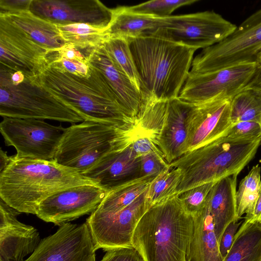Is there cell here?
I'll use <instances>...</instances> for the list:
<instances>
[{
    "label": "cell",
    "mask_w": 261,
    "mask_h": 261,
    "mask_svg": "<svg viewBox=\"0 0 261 261\" xmlns=\"http://www.w3.org/2000/svg\"><path fill=\"white\" fill-rule=\"evenodd\" d=\"M35 80L84 121L136 130L135 121L125 114L103 75L92 65L88 75H80L48 65Z\"/></svg>",
    "instance_id": "obj_1"
},
{
    "label": "cell",
    "mask_w": 261,
    "mask_h": 261,
    "mask_svg": "<svg viewBox=\"0 0 261 261\" xmlns=\"http://www.w3.org/2000/svg\"><path fill=\"white\" fill-rule=\"evenodd\" d=\"M128 40L143 98L152 96L168 101L178 97L196 49L158 31Z\"/></svg>",
    "instance_id": "obj_2"
},
{
    "label": "cell",
    "mask_w": 261,
    "mask_h": 261,
    "mask_svg": "<svg viewBox=\"0 0 261 261\" xmlns=\"http://www.w3.org/2000/svg\"><path fill=\"white\" fill-rule=\"evenodd\" d=\"M97 182L54 160L11 156L0 172V198L20 213L36 215L40 203L68 188Z\"/></svg>",
    "instance_id": "obj_3"
},
{
    "label": "cell",
    "mask_w": 261,
    "mask_h": 261,
    "mask_svg": "<svg viewBox=\"0 0 261 261\" xmlns=\"http://www.w3.org/2000/svg\"><path fill=\"white\" fill-rule=\"evenodd\" d=\"M194 216L175 195L149 207L139 221L132 245L145 261H186Z\"/></svg>",
    "instance_id": "obj_4"
},
{
    "label": "cell",
    "mask_w": 261,
    "mask_h": 261,
    "mask_svg": "<svg viewBox=\"0 0 261 261\" xmlns=\"http://www.w3.org/2000/svg\"><path fill=\"white\" fill-rule=\"evenodd\" d=\"M260 145L261 139L236 140L223 136L187 152L169 165L181 171L177 194L239 174L254 158Z\"/></svg>",
    "instance_id": "obj_5"
},
{
    "label": "cell",
    "mask_w": 261,
    "mask_h": 261,
    "mask_svg": "<svg viewBox=\"0 0 261 261\" xmlns=\"http://www.w3.org/2000/svg\"><path fill=\"white\" fill-rule=\"evenodd\" d=\"M35 79L22 74L18 80L12 81L8 70L0 67L2 117L49 119L72 124L84 121L77 113Z\"/></svg>",
    "instance_id": "obj_6"
},
{
    "label": "cell",
    "mask_w": 261,
    "mask_h": 261,
    "mask_svg": "<svg viewBox=\"0 0 261 261\" xmlns=\"http://www.w3.org/2000/svg\"><path fill=\"white\" fill-rule=\"evenodd\" d=\"M135 132L90 121L73 124L66 128L54 160L82 174L109 152L130 144Z\"/></svg>",
    "instance_id": "obj_7"
},
{
    "label": "cell",
    "mask_w": 261,
    "mask_h": 261,
    "mask_svg": "<svg viewBox=\"0 0 261 261\" xmlns=\"http://www.w3.org/2000/svg\"><path fill=\"white\" fill-rule=\"evenodd\" d=\"M261 50V8L237 27L222 41L202 51L193 59L190 74H200L256 61Z\"/></svg>",
    "instance_id": "obj_8"
},
{
    "label": "cell",
    "mask_w": 261,
    "mask_h": 261,
    "mask_svg": "<svg viewBox=\"0 0 261 261\" xmlns=\"http://www.w3.org/2000/svg\"><path fill=\"white\" fill-rule=\"evenodd\" d=\"M66 128L44 120L4 117L0 130L7 146L19 158L52 161Z\"/></svg>",
    "instance_id": "obj_9"
},
{
    "label": "cell",
    "mask_w": 261,
    "mask_h": 261,
    "mask_svg": "<svg viewBox=\"0 0 261 261\" xmlns=\"http://www.w3.org/2000/svg\"><path fill=\"white\" fill-rule=\"evenodd\" d=\"M237 26L213 11L163 18L156 30L165 36L195 49L216 44L229 36Z\"/></svg>",
    "instance_id": "obj_10"
},
{
    "label": "cell",
    "mask_w": 261,
    "mask_h": 261,
    "mask_svg": "<svg viewBox=\"0 0 261 261\" xmlns=\"http://www.w3.org/2000/svg\"><path fill=\"white\" fill-rule=\"evenodd\" d=\"M256 61L200 74H189L178 97L190 104L217 96L232 99L244 90L257 68Z\"/></svg>",
    "instance_id": "obj_11"
},
{
    "label": "cell",
    "mask_w": 261,
    "mask_h": 261,
    "mask_svg": "<svg viewBox=\"0 0 261 261\" xmlns=\"http://www.w3.org/2000/svg\"><path fill=\"white\" fill-rule=\"evenodd\" d=\"M48 50L6 16L0 15V67L32 80L46 67Z\"/></svg>",
    "instance_id": "obj_12"
},
{
    "label": "cell",
    "mask_w": 261,
    "mask_h": 261,
    "mask_svg": "<svg viewBox=\"0 0 261 261\" xmlns=\"http://www.w3.org/2000/svg\"><path fill=\"white\" fill-rule=\"evenodd\" d=\"M147 189L117 213L102 214L94 212L87 219L96 250L133 246L135 229L148 209L146 198Z\"/></svg>",
    "instance_id": "obj_13"
},
{
    "label": "cell",
    "mask_w": 261,
    "mask_h": 261,
    "mask_svg": "<svg viewBox=\"0 0 261 261\" xmlns=\"http://www.w3.org/2000/svg\"><path fill=\"white\" fill-rule=\"evenodd\" d=\"M96 250L86 222L80 225L67 222L42 239L24 261H96Z\"/></svg>",
    "instance_id": "obj_14"
},
{
    "label": "cell",
    "mask_w": 261,
    "mask_h": 261,
    "mask_svg": "<svg viewBox=\"0 0 261 261\" xmlns=\"http://www.w3.org/2000/svg\"><path fill=\"white\" fill-rule=\"evenodd\" d=\"M107 192L98 185L71 187L42 201L36 215L45 222L60 226L84 215L91 214L100 205Z\"/></svg>",
    "instance_id": "obj_15"
},
{
    "label": "cell",
    "mask_w": 261,
    "mask_h": 261,
    "mask_svg": "<svg viewBox=\"0 0 261 261\" xmlns=\"http://www.w3.org/2000/svg\"><path fill=\"white\" fill-rule=\"evenodd\" d=\"M230 98L217 96L191 104L186 119L185 153L224 136L233 125Z\"/></svg>",
    "instance_id": "obj_16"
},
{
    "label": "cell",
    "mask_w": 261,
    "mask_h": 261,
    "mask_svg": "<svg viewBox=\"0 0 261 261\" xmlns=\"http://www.w3.org/2000/svg\"><path fill=\"white\" fill-rule=\"evenodd\" d=\"M30 11L56 25L86 23L101 29L109 28L113 14L98 0H32Z\"/></svg>",
    "instance_id": "obj_17"
},
{
    "label": "cell",
    "mask_w": 261,
    "mask_h": 261,
    "mask_svg": "<svg viewBox=\"0 0 261 261\" xmlns=\"http://www.w3.org/2000/svg\"><path fill=\"white\" fill-rule=\"evenodd\" d=\"M20 214L0 198V261H24L41 240L36 228L17 220Z\"/></svg>",
    "instance_id": "obj_18"
},
{
    "label": "cell",
    "mask_w": 261,
    "mask_h": 261,
    "mask_svg": "<svg viewBox=\"0 0 261 261\" xmlns=\"http://www.w3.org/2000/svg\"><path fill=\"white\" fill-rule=\"evenodd\" d=\"M86 56L103 75L125 114L135 122L143 100L140 90L116 66L103 44L86 50Z\"/></svg>",
    "instance_id": "obj_19"
},
{
    "label": "cell",
    "mask_w": 261,
    "mask_h": 261,
    "mask_svg": "<svg viewBox=\"0 0 261 261\" xmlns=\"http://www.w3.org/2000/svg\"><path fill=\"white\" fill-rule=\"evenodd\" d=\"M82 174L108 191L141 177V156L133 151L130 143L109 152Z\"/></svg>",
    "instance_id": "obj_20"
},
{
    "label": "cell",
    "mask_w": 261,
    "mask_h": 261,
    "mask_svg": "<svg viewBox=\"0 0 261 261\" xmlns=\"http://www.w3.org/2000/svg\"><path fill=\"white\" fill-rule=\"evenodd\" d=\"M191 106L178 97L168 101L167 116L158 145L169 165L185 154L186 119Z\"/></svg>",
    "instance_id": "obj_21"
},
{
    "label": "cell",
    "mask_w": 261,
    "mask_h": 261,
    "mask_svg": "<svg viewBox=\"0 0 261 261\" xmlns=\"http://www.w3.org/2000/svg\"><path fill=\"white\" fill-rule=\"evenodd\" d=\"M194 223L186 254V261H223L207 199L194 215Z\"/></svg>",
    "instance_id": "obj_22"
},
{
    "label": "cell",
    "mask_w": 261,
    "mask_h": 261,
    "mask_svg": "<svg viewBox=\"0 0 261 261\" xmlns=\"http://www.w3.org/2000/svg\"><path fill=\"white\" fill-rule=\"evenodd\" d=\"M238 175L235 174L217 181L207 197L218 242L226 226L231 222L239 220L236 202Z\"/></svg>",
    "instance_id": "obj_23"
},
{
    "label": "cell",
    "mask_w": 261,
    "mask_h": 261,
    "mask_svg": "<svg viewBox=\"0 0 261 261\" xmlns=\"http://www.w3.org/2000/svg\"><path fill=\"white\" fill-rule=\"evenodd\" d=\"M112 18L107 29L109 37L134 38L152 33L162 25L163 18L136 14L119 6L112 9Z\"/></svg>",
    "instance_id": "obj_24"
},
{
    "label": "cell",
    "mask_w": 261,
    "mask_h": 261,
    "mask_svg": "<svg viewBox=\"0 0 261 261\" xmlns=\"http://www.w3.org/2000/svg\"><path fill=\"white\" fill-rule=\"evenodd\" d=\"M2 15L6 16L48 51L60 48L66 44L56 25L36 16L30 10Z\"/></svg>",
    "instance_id": "obj_25"
},
{
    "label": "cell",
    "mask_w": 261,
    "mask_h": 261,
    "mask_svg": "<svg viewBox=\"0 0 261 261\" xmlns=\"http://www.w3.org/2000/svg\"><path fill=\"white\" fill-rule=\"evenodd\" d=\"M223 261H261V223L244 220Z\"/></svg>",
    "instance_id": "obj_26"
},
{
    "label": "cell",
    "mask_w": 261,
    "mask_h": 261,
    "mask_svg": "<svg viewBox=\"0 0 261 261\" xmlns=\"http://www.w3.org/2000/svg\"><path fill=\"white\" fill-rule=\"evenodd\" d=\"M154 178L141 177L110 189L94 212L102 214H112L120 211L144 193Z\"/></svg>",
    "instance_id": "obj_27"
},
{
    "label": "cell",
    "mask_w": 261,
    "mask_h": 261,
    "mask_svg": "<svg viewBox=\"0 0 261 261\" xmlns=\"http://www.w3.org/2000/svg\"><path fill=\"white\" fill-rule=\"evenodd\" d=\"M167 108L168 100L152 96L143 97L135 120L136 132L150 138L158 145L166 120Z\"/></svg>",
    "instance_id": "obj_28"
},
{
    "label": "cell",
    "mask_w": 261,
    "mask_h": 261,
    "mask_svg": "<svg viewBox=\"0 0 261 261\" xmlns=\"http://www.w3.org/2000/svg\"><path fill=\"white\" fill-rule=\"evenodd\" d=\"M66 42L82 50L102 45L109 37L108 29H101L86 23L57 25Z\"/></svg>",
    "instance_id": "obj_29"
},
{
    "label": "cell",
    "mask_w": 261,
    "mask_h": 261,
    "mask_svg": "<svg viewBox=\"0 0 261 261\" xmlns=\"http://www.w3.org/2000/svg\"><path fill=\"white\" fill-rule=\"evenodd\" d=\"M260 167L253 166L248 174L241 181L236 192V202L238 220L244 214L245 219H249L253 213L261 189Z\"/></svg>",
    "instance_id": "obj_30"
},
{
    "label": "cell",
    "mask_w": 261,
    "mask_h": 261,
    "mask_svg": "<svg viewBox=\"0 0 261 261\" xmlns=\"http://www.w3.org/2000/svg\"><path fill=\"white\" fill-rule=\"evenodd\" d=\"M103 46L116 66L141 91L139 76L130 50L129 40L122 37L109 36Z\"/></svg>",
    "instance_id": "obj_31"
},
{
    "label": "cell",
    "mask_w": 261,
    "mask_h": 261,
    "mask_svg": "<svg viewBox=\"0 0 261 261\" xmlns=\"http://www.w3.org/2000/svg\"><path fill=\"white\" fill-rule=\"evenodd\" d=\"M181 171L176 168L169 167L155 177L150 182L146 193L148 208L177 195V187L181 180Z\"/></svg>",
    "instance_id": "obj_32"
},
{
    "label": "cell",
    "mask_w": 261,
    "mask_h": 261,
    "mask_svg": "<svg viewBox=\"0 0 261 261\" xmlns=\"http://www.w3.org/2000/svg\"><path fill=\"white\" fill-rule=\"evenodd\" d=\"M232 124L241 121L261 123V99L253 91L245 89L234 96L231 101Z\"/></svg>",
    "instance_id": "obj_33"
},
{
    "label": "cell",
    "mask_w": 261,
    "mask_h": 261,
    "mask_svg": "<svg viewBox=\"0 0 261 261\" xmlns=\"http://www.w3.org/2000/svg\"><path fill=\"white\" fill-rule=\"evenodd\" d=\"M196 2L197 0H153L125 8L134 13L163 18L172 15V12L180 7Z\"/></svg>",
    "instance_id": "obj_34"
},
{
    "label": "cell",
    "mask_w": 261,
    "mask_h": 261,
    "mask_svg": "<svg viewBox=\"0 0 261 261\" xmlns=\"http://www.w3.org/2000/svg\"><path fill=\"white\" fill-rule=\"evenodd\" d=\"M216 182L203 184L178 195L185 210L194 215L205 205L207 197Z\"/></svg>",
    "instance_id": "obj_35"
},
{
    "label": "cell",
    "mask_w": 261,
    "mask_h": 261,
    "mask_svg": "<svg viewBox=\"0 0 261 261\" xmlns=\"http://www.w3.org/2000/svg\"><path fill=\"white\" fill-rule=\"evenodd\" d=\"M224 137L231 140H256L261 139V126L256 122L241 121L233 124Z\"/></svg>",
    "instance_id": "obj_36"
},
{
    "label": "cell",
    "mask_w": 261,
    "mask_h": 261,
    "mask_svg": "<svg viewBox=\"0 0 261 261\" xmlns=\"http://www.w3.org/2000/svg\"><path fill=\"white\" fill-rule=\"evenodd\" d=\"M169 167L164 157L150 153L141 156V177H156Z\"/></svg>",
    "instance_id": "obj_37"
},
{
    "label": "cell",
    "mask_w": 261,
    "mask_h": 261,
    "mask_svg": "<svg viewBox=\"0 0 261 261\" xmlns=\"http://www.w3.org/2000/svg\"><path fill=\"white\" fill-rule=\"evenodd\" d=\"M104 251L106 253L100 261H145L141 253L133 246L111 248Z\"/></svg>",
    "instance_id": "obj_38"
},
{
    "label": "cell",
    "mask_w": 261,
    "mask_h": 261,
    "mask_svg": "<svg viewBox=\"0 0 261 261\" xmlns=\"http://www.w3.org/2000/svg\"><path fill=\"white\" fill-rule=\"evenodd\" d=\"M130 146L133 151L139 156L148 153H155L164 158L162 152L154 141L137 132L133 136Z\"/></svg>",
    "instance_id": "obj_39"
},
{
    "label": "cell",
    "mask_w": 261,
    "mask_h": 261,
    "mask_svg": "<svg viewBox=\"0 0 261 261\" xmlns=\"http://www.w3.org/2000/svg\"><path fill=\"white\" fill-rule=\"evenodd\" d=\"M238 221H233L226 226L218 242L219 252L223 259L231 249L235 235L243 222Z\"/></svg>",
    "instance_id": "obj_40"
},
{
    "label": "cell",
    "mask_w": 261,
    "mask_h": 261,
    "mask_svg": "<svg viewBox=\"0 0 261 261\" xmlns=\"http://www.w3.org/2000/svg\"><path fill=\"white\" fill-rule=\"evenodd\" d=\"M32 0H0V15L29 11Z\"/></svg>",
    "instance_id": "obj_41"
},
{
    "label": "cell",
    "mask_w": 261,
    "mask_h": 261,
    "mask_svg": "<svg viewBox=\"0 0 261 261\" xmlns=\"http://www.w3.org/2000/svg\"><path fill=\"white\" fill-rule=\"evenodd\" d=\"M245 89L261 90V64L258 63L254 73ZM244 89V90H245Z\"/></svg>",
    "instance_id": "obj_42"
},
{
    "label": "cell",
    "mask_w": 261,
    "mask_h": 261,
    "mask_svg": "<svg viewBox=\"0 0 261 261\" xmlns=\"http://www.w3.org/2000/svg\"><path fill=\"white\" fill-rule=\"evenodd\" d=\"M261 218V189L257 199L254 210L251 217L249 219H245L250 222H259Z\"/></svg>",
    "instance_id": "obj_43"
},
{
    "label": "cell",
    "mask_w": 261,
    "mask_h": 261,
    "mask_svg": "<svg viewBox=\"0 0 261 261\" xmlns=\"http://www.w3.org/2000/svg\"><path fill=\"white\" fill-rule=\"evenodd\" d=\"M11 156H8L7 152L1 149L0 151V172L10 163Z\"/></svg>",
    "instance_id": "obj_44"
},
{
    "label": "cell",
    "mask_w": 261,
    "mask_h": 261,
    "mask_svg": "<svg viewBox=\"0 0 261 261\" xmlns=\"http://www.w3.org/2000/svg\"><path fill=\"white\" fill-rule=\"evenodd\" d=\"M256 61L261 64V50L256 56Z\"/></svg>",
    "instance_id": "obj_45"
},
{
    "label": "cell",
    "mask_w": 261,
    "mask_h": 261,
    "mask_svg": "<svg viewBox=\"0 0 261 261\" xmlns=\"http://www.w3.org/2000/svg\"><path fill=\"white\" fill-rule=\"evenodd\" d=\"M253 91V92L254 93V94L257 96H258L259 98L261 99V90H251Z\"/></svg>",
    "instance_id": "obj_46"
},
{
    "label": "cell",
    "mask_w": 261,
    "mask_h": 261,
    "mask_svg": "<svg viewBox=\"0 0 261 261\" xmlns=\"http://www.w3.org/2000/svg\"><path fill=\"white\" fill-rule=\"evenodd\" d=\"M259 222H260L261 223V218H260V219Z\"/></svg>",
    "instance_id": "obj_47"
},
{
    "label": "cell",
    "mask_w": 261,
    "mask_h": 261,
    "mask_svg": "<svg viewBox=\"0 0 261 261\" xmlns=\"http://www.w3.org/2000/svg\"><path fill=\"white\" fill-rule=\"evenodd\" d=\"M260 126H261V123H260Z\"/></svg>",
    "instance_id": "obj_48"
}]
</instances>
